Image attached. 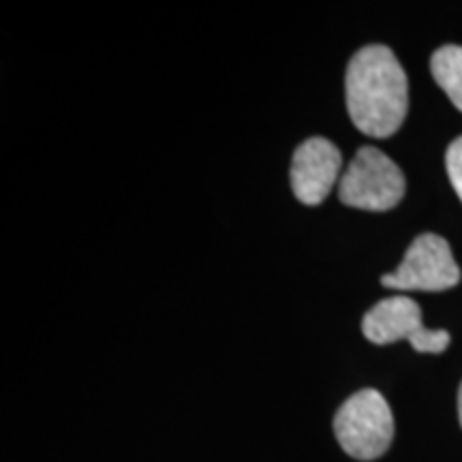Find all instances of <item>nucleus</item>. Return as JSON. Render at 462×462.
I'll list each match as a JSON object with an SVG mask.
<instances>
[{
	"label": "nucleus",
	"instance_id": "nucleus-1",
	"mask_svg": "<svg viewBox=\"0 0 462 462\" xmlns=\"http://www.w3.org/2000/svg\"><path fill=\"white\" fill-rule=\"evenodd\" d=\"M346 109L356 129L368 137L394 135L407 118L409 86L404 69L385 45H366L346 67Z\"/></svg>",
	"mask_w": 462,
	"mask_h": 462
},
{
	"label": "nucleus",
	"instance_id": "nucleus-2",
	"mask_svg": "<svg viewBox=\"0 0 462 462\" xmlns=\"http://www.w3.org/2000/svg\"><path fill=\"white\" fill-rule=\"evenodd\" d=\"M334 435L351 458L374 460L388 452L394 439L390 404L377 390H360L334 415Z\"/></svg>",
	"mask_w": 462,
	"mask_h": 462
},
{
	"label": "nucleus",
	"instance_id": "nucleus-3",
	"mask_svg": "<svg viewBox=\"0 0 462 462\" xmlns=\"http://www.w3.org/2000/svg\"><path fill=\"white\" fill-rule=\"evenodd\" d=\"M404 189L401 167L381 150L364 146L340 176L338 199L357 210L385 212L401 204Z\"/></svg>",
	"mask_w": 462,
	"mask_h": 462
},
{
	"label": "nucleus",
	"instance_id": "nucleus-4",
	"mask_svg": "<svg viewBox=\"0 0 462 462\" xmlns=\"http://www.w3.org/2000/svg\"><path fill=\"white\" fill-rule=\"evenodd\" d=\"M362 332L374 345L409 340L420 354H443L449 345L448 330H429L421 323V309L407 296L381 300L364 315Z\"/></svg>",
	"mask_w": 462,
	"mask_h": 462
},
{
	"label": "nucleus",
	"instance_id": "nucleus-5",
	"mask_svg": "<svg viewBox=\"0 0 462 462\" xmlns=\"http://www.w3.org/2000/svg\"><path fill=\"white\" fill-rule=\"evenodd\" d=\"M458 282L460 268L452 248L437 234L418 236L394 273L381 276V285L396 291H446Z\"/></svg>",
	"mask_w": 462,
	"mask_h": 462
},
{
	"label": "nucleus",
	"instance_id": "nucleus-6",
	"mask_svg": "<svg viewBox=\"0 0 462 462\" xmlns=\"http://www.w3.org/2000/svg\"><path fill=\"white\" fill-rule=\"evenodd\" d=\"M340 150L326 137H310L300 143L289 170L296 199L306 206L321 204L330 195L334 184L340 182Z\"/></svg>",
	"mask_w": 462,
	"mask_h": 462
},
{
	"label": "nucleus",
	"instance_id": "nucleus-7",
	"mask_svg": "<svg viewBox=\"0 0 462 462\" xmlns=\"http://www.w3.org/2000/svg\"><path fill=\"white\" fill-rule=\"evenodd\" d=\"M430 71L456 109L462 112V45H443L430 58Z\"/></svg>",
	"mask_w": 462,
	"mask_h": 462
},
{
	"label": "nucleus",
	"instance_id": "nucleus-8",
	"mask_svg": "<svg viewBox=\"0 0 462 462\" xmlns=\"http://www.w3.org/2000/svg\"><path fill=\"white\" fill-rule=\"evenodd\" d=\"M446 167L449 182H452L454 190L458 193V198L462 201V137L449 143L446 152Z\"/></svg>",
	"mask_w": 462,
	"mask_h": 462
},
{
	"label": "nucleus",
	"instance_id": "nucleus-9",
	"mask_svg": "<svg viewBox=\"0 0 462 462\" xmlns=\"http://www.w3.org/2000/svg\"><path fill=\"white\" fill-rule=\"evenodd\" d=\"M458 415H460V426H462V383H460V390H458Z\"/></svg>",
	"mask_w": 462,
	"mask_h": 462
}]
</instances>
